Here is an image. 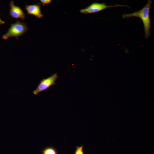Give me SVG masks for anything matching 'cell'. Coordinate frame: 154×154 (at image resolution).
I'll return each instance as SVG.
<instances>
[{
  "label": "cell",
  "instance_id": "obj_1",
  "mask_svg": "<svg viewBox=\"0 0 154 154\" xmlns=\"http://www.w3.org/2000/svg\"><path fill=\"white\" fill-rule=\"evenodd\" d=\"M152 1L148 0L144 7L140 10L132 13L124 14L122 15L123 18L135 17L140 18L142 20L144 27L145 38L147 39L150 36V30L151 23L150 19L149 12Z\"/></svg>",
  "mask_w": 154,
  "mask_h": 154
},
{
  "label": "cell",
  "instance_id": "obj_10",
  "mask_svg": "<svg viewBox=\"0 0 154 154\" xmlns=\"http://www.w3.org/2000/svg\"><path fill=\"white\" fill-rule=\"evenodd\" d=\"M5 23V22L4 21H3L0 18V25L4 24Z\"/></svg>",
  "mask_w": 154,
  "mask_h": 154
},
{
  "label": "cell",
  "instance_id": "obj_3",
  "mask_svg": "<svg viewBox=\"0 0 154 154\" xmlns=\"http://www.w3.org/2000/svg\"><path fill=\"white\" fill-rule=\"evenodd\" d=\"M58 77L57 73H56L41 80L37 88L33 92V94L37 95L39 93L47 89L52 85L55 84V82Z\"/></svg>",
  "mask_w": 154,
  "mask_h": 154
},
{
  "label": "cell",
  "instance_id": "obj_8",
  "mask_svg": "<svg viewBox=\"0 0 154 154\" xmlns=\"http://www.w3.org/2000/svg\"><path fill=\"white\" fill-rule=\"evenodd\" d=\"M84 146L83 145L80 146L76 147V150L74 154H84L83 151Z\"/></svg>",
  "mask_w": 154,
  "mask_h": 154
},
{
  "label": "cell",
  "instance_id": "obj_2",
  "mask_svg": "<svg viewBox=\"0 0 154 154\" xmlns=\"http://www.w3.org/2000/svg\"><path fill=\"white\" fill-rule=\"evenodd\" d=\"M28 30L26 23L17 20L15 23L11 24L7 32L2 37V38L6 40L10 37L18 39L19 37Z\"/></svg>",
  "mask_w": 154,
  "mask_h": 154
},
{
  "label": "cell",
  "instance_id": "obj_9",
  "mask_svg": "<svg viewBox=\"0 0 154 154\" xmlns=\"http://www.w3.org/2000/svg\"><path fill=\"white\" fill-rule=\"evenodd\" d=\"M40 3H42L43 6H45L51 3V0H40Z\"/></svg>",
  "mask_w": 154,
  "mask_h": 154
},
{
  "label": "cell",
  "instance_id": "obj_7",
  "mask_svg": "<svg viewBox=\"0 0 154 154\" xmlns=\"http://www.w3.org/2000/svg\"><path fill=\"white\" fill-rule=\"evenodd\" d=\"M41 151L42 154H58L56 149L52 146L45 147Z\"/></svg>",
  "mask_w": 154,
  "mask_h": 154
},
{
  "label": "cell",
  "instance_id": "obj_6",
  "mask_svg": "<svg viewBox=\"0 0 154 154\" xmlns=\"http://www.w3.org/2000/svg\"><path fill=\"white\" fill-rule=\"evenodd\" d=\"M41 4L39 3L36 4L26 5L25 9L27 12V14L33 15L37 18L42 17L43 15L40 9Z\"/></svg>",
  "mask_w": 154,
  "mask_h": 154
},
{
  "label": "cell",
  "instance_id": "obj_4",
  "mask_svg": "<svg viewBox=\"0 0 154 154\" xmlns=\"http://www.w3.org/2000/svg\"><path fill=\"white\" fill-rule=\"evenodd\" d=\"M122 6L128 7L127 5H121L108 6L104 3H99L94 2L92 3L88 7L81 9L80 10V12L81 13L84 14L93 13L100 11L108 8Z\"/></svg>",
  "mask_w": 154,
  "mask_h": 154
},
{
  "label": "cell",
  "instance_id": "obj_5",
  "mask_svg": "<svg viewBox=\"0 0 154 154\" xmlns=\"http://www.w3.org/2000/svg\"><path fill=\"white\" fill-rule=\"evenodd\" d=\"M9 14L13 19H20L23 21L25 18V15L20 7L15 5L13 1H11L9 3Z\"/></svg>",
  "mask_w": 154,
  "mask_h": 154
}]
</instances>
